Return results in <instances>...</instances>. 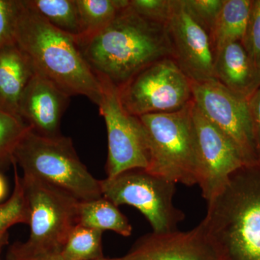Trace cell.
I'll return each mask as SVG.
<instances>
[{
  "label": "cell",
  "mask_w": 260,
  "mask_h": 260,
  "mask_svg": "<svg viewBox=\"0 0 260 260\" xmlns=\"http://www.w3.org/2000/svg\"><path fill=\"white\" fill-rule=\"evenodd\" d=\"M258 70H259V75H260V59H259V64H258Z\"/></svg>",
  "instance_id": "cell-31"
},
{
  "label": "cell",
  "mask_w": 260,
  "mask_h": 260,
  "mask_svg": "<svg viewBox=\"0 0 260 260\" xmlns=\"http://www.w3.org/2000/svg\"><path fill=\"white\" fill-rule=\"evenodd\" d=\"M12 162L21 168L23 175L55 186L80 202L103 197L100 180L80 160L69 137H44L29 130Z\"/></svg>",
  "instance_id": "cell-4"
},
{
  "label": "cell",
  "mask_w": 260,
  "mask_h": 260,
  "mask_svg": "<svg viewBox=\"0 0 260 260\" xmlns=\"http://www.w3.org/2000/svg\"><path fill=\"white\" fill-rule=\"evenodd\" d=\"M172 58L192 81L215 79V52L209 32L187 8L184 0H173L165 25Z\"/></svg>",
  "instance_id": "cell-12"
},
{
  "label": "cell",
  "mask_w": 260,
  "mask_h": 260,
  "mask_svg": "<svg viewBox=\"0 0 260 260\" xmlns=\"http://www.w3.org/2000/svg\"><path fill=\"white\" fill-rule=\"evenodd\" d=\"M129 6L147 20L165 26L172 13L173 0H129Z\"/></svg>",
  "instance_id": "cell-24"
},
{
  "label": "cell",
  "mask_w": 260,
  "mask_h": 260,
  "mask_svg": "<svg viewBox=\"0 0 260 260\" xmlns=\"http://www.w3.org/2000/svg\"><path fill=\"white\" fill-rule=\"evenodd\" d=\"M7 260H64L59 256H19L8 253ZM102 260H121L119 258H104Z\"/></svg>",
  "instance_id": "cell-29"
},
{
  "label": "cell",
  "mask_w": 260,
  "mask_h": 260,
  "mask_svg": "<svg viewBox=\"0 0 260 260\" xmlns=\"http://www.w3.org/2000/svg\"><path fill=\"white\" fill-rule=\"evenodd\" d=\"M43 18L61 31L78 37L80 31L76 0H28Z\"/></svg>",
  "instance_id": "cell-21"
},
{
  "label": "cell",
  "mask_w": 260,
  "mask_h": 260,
  "mask_svg": "<svg viewBox=\"0 0 260 260\" xmlns=\"http://www.w3.org/2000/svg\"><path fill=\"white\" fill-rule=\"evenodd\" d=\"M70 97L51 80L35 73L20 98L19 116L38 135L58 136Z\"/></svg>",
  "instance_id": "cell-14"
},
{
  "label": "cell",
  "mask_w": 260,
  "mask_h": 260,
  "mask_svg": "<svg viewBox=\"0 0 260 260\" xmlns=\"http://www.w3.org/2000/svg\"><path fill=\"white\" fill-rule=\"evenodd\" d=\"M191 86L195 105L232 140L246 165L259 162L248 101L233 93L216 79L191 80Z\"/></svg>",
  "instance_id": "cell-10"
},
{
  "label": "cell",
  "mask_w": 260,
  "mask_h": 260,
  "mask_svg": "<svg viewBox=\"0 0 260 260\" xmlns=\"http://www.w3.org/2000/svg\"><path fill=\"white\" fill-rule=\"evenodd\" d=\"M214 75L225 88L247 101L260 88L259 70L242 42L228 44L215 54Z\"/></svg>",
  "instance_id": "cell-15"
},
{
  "label": "cell",
  "mask_w": 260,
  "mask_h": 260,
  "mask_svg": "<svg viewBox=\"0 0 260 260\" xmlns=\"http://www.w3.org/2000/svg\"><path fill=\"white\" fill-rule=\"evenodd\" d=\"M102 85L99 112L107 130V178L132 169H147L149 162L148 138L138 116L124 109L119 88L105 76L96 74Z\"/></svg>",
  "instance_id": "cell-9"
},
{
  "label": "cell",
  "mask_w": 260,
  "mask_h": 260,
  "mask_svg": "<svg viewBox=\"0 0 260 260\" xmlns=\"http://www.w3.org/2000/svg\"><path fill=\"white\" fill-rule=\"evenodd\" d=\"M8 192V187L6 179H5L4 176L0 173V203L6 198Z\"/></svg>",
  "instance_id": "cell-30"
},
{
  "label": "cell",
  "mask_w": 260,
  "mask_h": 260,
  "mask_svg": "<svg viewBox=\"0 0 260 260\" xmlns=\"http://www.w3.org/2000/svg\"><path fill=\"white\" fill-rule=\"evenodd\" d=\"M15 40L31 61L36 73L70 96L83 95L99 105L102 85L76 37L53 26L28 0H17Z\"/></svg>",
  "instance_id": "cell-1"
},
{
  "label": "cell",
  "mask_w": 260,
  "mask_h": 260,
  "mask_svg": "<svg viewBox=\"0 0 260 260\" xmlns=\"http://www.w3.org/2000/svg\"><path fill=\"white\" fill-rule=\"evenodd\" d=\"M80 47L94 73L118 87L172 54L165 26L143 18L129 4L107 28Z\"/></svg>",
  "instance_id": "cell-2"
},
{
  "label": "cell",
  "mask_w": 260,
  "mask_h": 260,
  "mask_svg": "<svg viewBox=\"0 0 260 260\" xmlns=\"http://www.w3.org/2000/svg\"><path fill=\"white\" fill-rule=\"evenodd\" d=\"M102 196L114 205L134 207L143 214L153 232L178 230L185 215L174 204L176 184L145 169H132L100 180Z\"/></svg>",
  "instance_id": "cell-7"
},
{
  "label": "cell",
  "mask_w": 260,
  "mask_h": 260,
  "mask_svg": "<svg viewBox=\"0 0 260 260\" xmlns=\"http://www.w3.org/2000/svg\"><path fill=\"white\" fill-rule=\"evenodd\" d=\"M78 224L102 232L112 231L124 237H129L133 232L125 215L118 206L104 197L80 202Z\"/></svg>",
  "instance_id": "cell-18"
},
{
  "label": "cell",
  "mask_w": 260,
  "mask_h": 260,
  "mask_svg": "<svg viewBox=\"0 0 260 260\" xmlns=\"http://www.w3.org/2000/svg\"><path fill=\"white\" fill-rule=\"evenodd\" d=\"M252 0H223V8L210 32L214 52L234 42H242L245 35Z\"/></svg>",
  "instance_id": "cell-17"
},
{
  "label": "cell",
  "mask_w": 260,
  "mask_h": 260,
  "mask_svg": "<svg viewBox=\"0 0 260 260\" xmlns=\"http://www.w3.org/2000/svg\"><path fill=\"white\" fill-rule=\"evenodd\" d=\"M118 88L124 109L135 116L176 112L192 100L191 80L172 57L152 63Z\"/></svg>",
  "instance_id": "cell-8"
},
{
  "label": "cell",
  "mask_w": 260,
  "mask_h": 260,
  "mask_svg": "<svg viewBox=\"0 0 260 260\" xmlns=\"http://www.w3.org/2000/svg\"><path fill=\"white\" fill-rule=\"evenodd\" d=\"M190 113L199 160L200 186L207 203L226 184L231 175L246 165L237 146L190 103Z\"/></svg>",
  "instance_id": "cell-11"
},
{
  "label": "cell",
  "mask_w": 260,
  "mask_h": 260,
  "mask_svg": "<svg viewBox=\"0 0 260 260\" xmlns=\"http://www.w3.org/2000/svg\"><path fill=\"white\" fill-rule=\"evenodd\" d=\"M22 182L29 208L30 236L8 253L19 256H58L78 224L80 201L59 188L30 176Z\"/></svg>",
  "instance_id": "cell-5"
},
{
  "label": "cell",
  "mask_w": 260,
  "mask_h": 260,
  "mask_svg": "<svg viewBox=\"0 0 260 260\" xmlns=\"http://www.w3.org/2000/svg\"><path fill=\"white\" fill-rule=\"evenodd\" d=\"M195 18L210 32L218 20L223 0H184Z\"/></svg>",
  "instance_id": "cell-26"
},
{
  "label": "cell",
  "mask_w": 260,
  "mask_h": 260,
  "mask_svg": "<svg viewBox=\"0 0 260 260\" xmlns=\"http://www.w3.org/2000/svg\"><path fill=\"white\" fill-rule=\"evenodd\" d=\"M190 103L176 112L138 116L148 138L149 162L145 170L187 186L198 184L200 177Z\"/></svg>",
  "instance_id": "cell-6"
},
{
  "label": "cell",
  "mask_w": 260,
  "mask_h": 260,
  "mask_svg": "<svg viewBox=\"0 0 260 260\" xmlns=\"http://www.w3.org/2000/svg\"><path fill=\"white\" fill-rule=\"evenodd\" d=\"M14 167V189L11 197L0 203V252L3 246L8 242V230L15 224L29 223V208L25 191H24L22 178L17 172V165L12 162Z\"/></svg>",
  "instance_id": "cell-22"
},
{
  "label": "cell",
  "mask_w": 260,
  "mask_h": 260,
  "mask_svg": "<svg viewBox=\"0 0 260 260\" xmlns=\"http://www.w3.org/2000/svg\"><path fill=\"white\" fill-rule=\"evenodd\" d=\"M80 31L76 37L79 46L107 28L118 13L126 8L129 0H76Z\"/></svg>",
  "instance_id": "cell-19"
},
{
  "label": "cell",
  "mask_w": 260,
  "mask_h": 260,
  "mask_svg": "<svg viewBox=\"0 0 260 260\" xmlns=\"http://www.w3.org/2000/svg\"><path fill=\"white\" fill-rule=\"evenodd\" d=\"M103 232L78 224L70 233L59 257L64 260H102Z\"/></svg>",
  "instance_id": "cell-20"
},
{
  "label": "cell",
  "mask_w": 260,
  "mask_h": 260,
  "mask_svg": "<svg viewBox=\"0 0 260 260\" xmlns=\"http://www.w3.org/2000/svg\"><path fill=\"white\" fill-rule=\"evenodd\" d=\"M121 260H222L200 224L187 232L155 233L137 241Z\"/></svg>",
  "instance_id": "cell-13"
},
{
  "label": "cell",
  "mask_w": 260,
  "mask_h": 260,
  "mask_svg": "<svg viewBox=\"0 0 260 260\" xmlns=\"http://www.w3.org/2000/svg\"><path fill=\"white\" fill-rule=\"evenodd\" d=\"M17 0H0V50L15 44Z\"/></svg>",
  "instance_id": "cell-27"
},
{
  "label": "cell",
  "mask_w": 260,
  "mask_h": 260,
  "mask_svg": "<svg viewBox=\"0 0 260 260\" xmlns=\"http://www.w3.org/2000/svg\"><path fill=\"white\" fill-rule=\"evenodd\" d=\"M30 129L20 118L0 110V165L13 161L15 150Z\"/></svg>",
  "instance_id": "cell-23"
},
{
  "label": "cell",
  "mask_w": 260,
  "mask_h": 260,
  "mask_svg": "<svg viewBox=\"0 0 260 260\" xmlns=\"http://www.w3.org/2000/svg\"><path fill=\"white\" fill-rule=\"evenodd\" d=\"M200 224L222 260H260V162L233 173Z\"/></svg>",
  "instance_id": "cell-3"
},
{
  "label": "cell",
  "mask_w": 260,
  "mask_h": 260,
  "mask_svg": "<svg viewBox=\"0 0 260 260\" xmlns=\"http://www.w3.org/2000/svg\"><path fill=\"white\" fill-rule=\"evenodd\" d=\"M35 73L31 61L16 44L0 50V110L20 118V98Z\"/></svg>",
  "instance_id": "cell-16"
},
{
  "label": "cell",
  "mask_w": 260,
  "mask_h": 260,
  "mask_svg": "<svg viewBox=\"0 0 260 260\" xmlns=\"http://www.w3.org/2000/svg\"><path fill=\"white\" fill-rule=\"evenodd\" d=\"M258 160L260 162V88L248 101Z\"/></svg>",
  "instance_id": "cell-28"
},
{
  "label": "cell",
  "mask_w": 260,
  "mask_h": 260,
  "mask_svg": "<svg viewBox=\"0 0 260 260\" xmlns=\"http://www.w3.org/2000/svg\"><path fill=\"white\" fill-rule=\"evenodd\" d=\"M258 68L260 59V0H252L245 35L242 42Z\"/></svg>",
  "instance_id": "cell-25"
}]
</instances>
